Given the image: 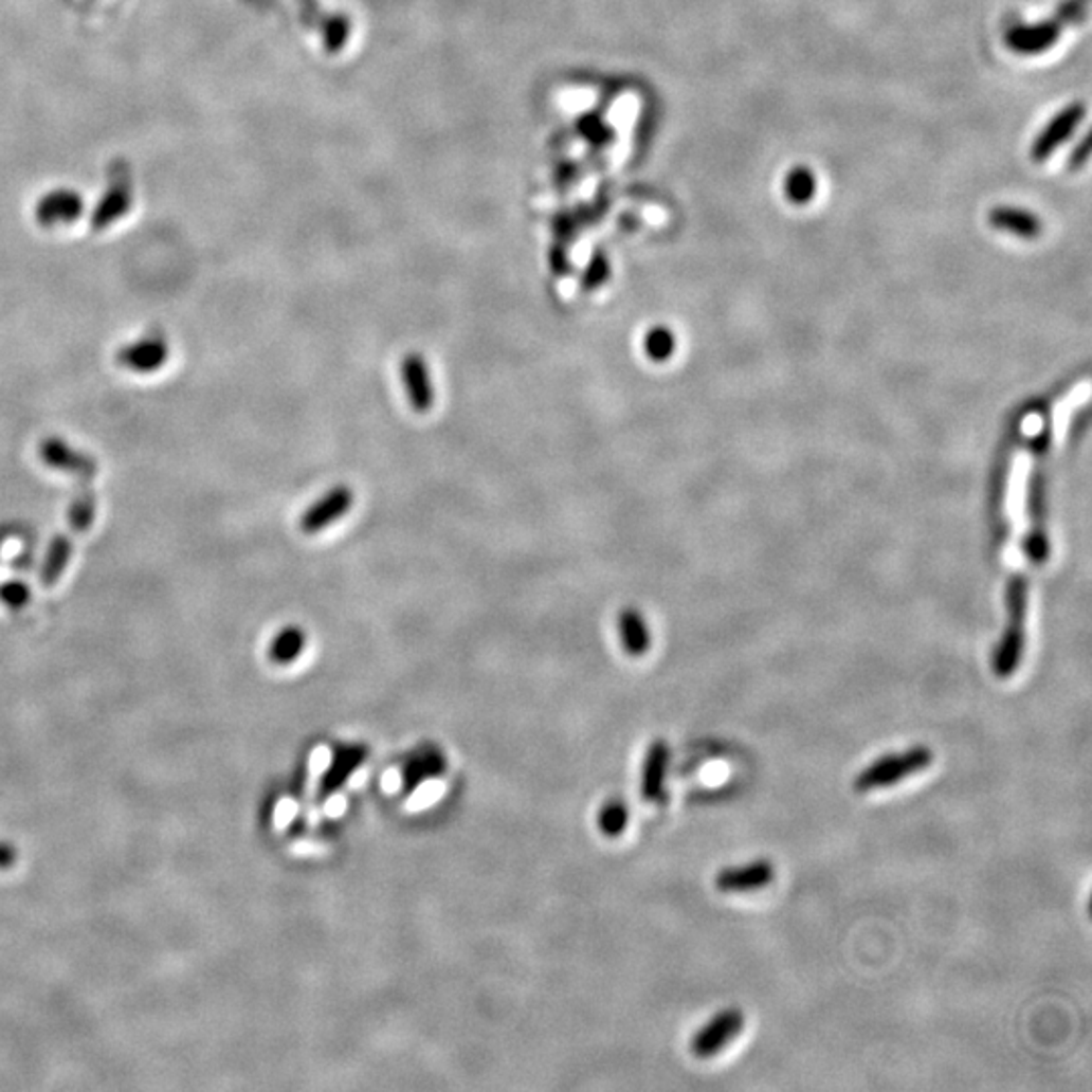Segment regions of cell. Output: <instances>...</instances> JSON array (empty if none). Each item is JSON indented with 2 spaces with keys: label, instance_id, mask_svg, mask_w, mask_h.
<instances>
[{
  "label": "cell",
  "instance_id": "277c9868",
  "mask_svg": "<svg viewBox=\"0 0 1092 1092\" xmlns=\"http://www.w3.org/2000/svg\"><path fill=\"white\" fill-rule=\"evenodd\" d=\"M1087 115V106L1082 102H1072L1067 108H1062L1058 114L1052 115V120L1034 138L1030 148V159L1034 162H1046L1062 144L1069 142V138L1076 132L1080 122Z\"/></svg>",
  "mask_w": 1092,
  "mask_h": 1092
},
{
  "label": "cell",
  "instance_id": "e0dca14e",
  "mask_svg": "<svg viewBox=\"0 0 1092 1092\" xmlns=\"http://www.w3.org/2000/svg\"><path fill=\"white\" fill-rule=\"evenodd\" d=\"M617 630H619V637H621V643L625 648V652L630 656H643L650 645H652V637H650V630H648V623L643 619V615L639 614L634 607H627L623 609L619 617H617Z\"/></svg>",
  "mask_w": 1092,
  "mask_h": 1092
},
{
  "label": "cell",
  "instance_id": "cb8c5ba5",
  "mask_svg": "<svg viewBox=\"0 0 1092 1092\" xmlns=\"http://www.w3.org/2000/svg\"><path fill=\"white\" fill-rule=\"evenodd\" d=\"M627 821H630V812H627L625 803L619 799L605 803L599 812V827L609 838L621 836L627 827Z\"/></svg>",
  "mask_w": 1092,
  "mask_h": 1092
},
{
  "label": "cell",
  "instance_id": "ba28073f",
  "mask_svg": "<svg viewBox=\"0 0 1092 1092\" xmlns=\"http://www.w3.org/2000/svg\"><path fill=\"white\" fill-rule=\"evenodd\" d=\"M354 504V492L348 486H334L322 498L310 504L299 518V530L304 534H319L328 526L339 523L350 512Z\"/></svg>",
  "mask_w": 1092,
  "mask_h": 1092
},
{
  "label": "cell",
  "instance_id": "4316f807",
  "mask_svg": "<svg viewBox=\"0 0 1092 1092\" xmlns=\"http://www.w3.org/2000/svg\"><path fill=\"white\" fill-rule=\"evenodd\" d=\"M1089 148H1091V136L1087 134L1074 146V150L1070 154L1069 166L1072 170H1078L1089 160Z\"/></svg>",
  "mask_w": 1092,
  "mask_h": 1092
},
{
  "label": "cell",
  "instance_id": "484cf974",
  "mask_svg": "<svg viewBox=\"0 0 1092 1092\" xmlns=\"http://www.w3.org/2000/svg\"><path fill=\"white\" fill-rule=\"evenodd\" d=\"M607 275H609V263L603 257H597L592 263V270L585 275V288L595 290L597 286H601L605 281Z\"/></svg>",
  "mask_w": 1092,
  "mask_h": 1092
},
{
  "label": "cell",
  "instance_id": "52a82bcc",
  "mask_svg": "<svg viewBox=\"0 0 1092 1092\" xmlns=\"http://www.w3.org/2000/svg\"><path fill=\"white\" fill-rule=\"evenodd\" d=\"M745 1027V1014L736 1007L723 1009L708 1024L703 1025L692 1038V1054L698 1058H710L728 1046Z\"/></svg>",
  "mask_w": 1092,
  "mask_h": 1092
},
{
  "label": "cell",
  "instance_id": "7402d4cb",
  "mask_svg": "<svg viewBox=\"0 0 1092 1092\" xmlns=\"http://www.w3.org/2000/svg\"><path fill=\"white\" fill-rule=\"evenodd\" d=\"M97 501L91 490H81L75 494L68 506V524L73 532H88L95 521Z\"/></svg>",
  "mask_w": 1092,
  "mask_h": 1092
},
{
  "label": "cell",
  "instance_id": "7c38bea8",
  "mask_svg": "<svg viewBox=\"0 0 1092 1092\" xmlns=\"http://www.w3.org/2000/svg\"><path fill=\"white\" fill-rule=\"evenodd\" d=\"M84 211V201L77 193L61 188L49 193L37 205V221L43 228H59L75 223Z\"/></svg>",
  "mask_w": 1092,
  "mask_h": 1092
},
{
  "label": "cell",
  "instance_id": "ffe728a7",
  "mask_svg": "<svg viewBox=\"0 0 1092 1092\" xmlns=\"http://www.w3.org/2000/svg\"><path fill=\"white\" fill-rule=\"evenodd\" d=\"M783 193L794 205H809L818 193V177L809 166H794L783 179Z\"/></svg>",
  "mask_w": 1092,
  "mask_h": 1092
},
{
  "label": "cell",
  "instance_id": "7a4b0ae2",
  "mask_svg": "<svg viewBox=\"0 0 1092 1092\" xmlns=\"http://www.w3.org/2000/svg\"><path fill=\"white\" fill-rule=\"evenodd\" d=\"M1005 605L1007 625L991 658V670L998 678L1014 676L1024 656V623L1027 612V577L1024 572L1012 575L1005 593Z\"/></svg>",
  "mask_w": 1092,
  "mask_h": 1092
},
{
  "label": "cell",
  "instance_id": "2e32d148",
  "mask_svg": "<svg viewBox=\"0 0 1092 1092\" xmlns=\"http://www.w3.org/2000/svg\"><path fill=\"white\" fill-rule=\"evenodd\" d=\"M117 181L112 182L108 195L99 201L93 213V229L110 228L128 208H130V181L126 170H117Z\"/></svg>",
  "mask_w": 1092,
  "mask_h": 1092
},
{
  "label": "cell",
  "instance_id": "603a6c76",
  "mask_svg": "<svg viewBox=\"0 0 1092 1092\" xmlns=\"http://www.w3.org/2000/svg\"><path fill=\"white\" fill-rule=\"evenodd\" d=\"M643 348H645V354L656 361V363H666L674 350H676V336L670 328L666 326H654L648 334H645V341H643Z\"/></svg>",
  "mask_w": 1092,
  "mask_h": 1092
},
{
  "label": "cell",
  "instance_id": "5bb4252c",
  "mask_svg": "<svg viewBox=\"0 0 1092 1092\" xmlns=\"http://www.w3.org/2000/svg\"><path fill=\"white\" fill-rule=\"evenodd\" d=\"M989 225L1012 233L1020 239H1038L1044 231L1042 219L1022 206L1001 205L989 211Z\"/></svg>",
  "mask_w": 1092,
  "mask_h": 1092
},
{
  "label": "cell",
  "instance_id": "f546056e",
  "mask_svg": "<svg viewBox=\"0 0 1092 1092\" xmlns=\"http://www.w3.org/2000/svg\"><path fill=\"white\" fill-rule=\"evenodd\" d=\"M4 543V536H2V530H0V546Z\"/></svg>",
  "mask_w": 1092,
  "mask_h": 1092
},
{
  "label": "cell",
  "instance_id": "83f0119b",
  "mask_svg": "<svg viewBox=\"0 0 1092 1092\" xmlns=\"http://www.w3.org/2000/svg\"><path fill=\"white\" fill-rule=\"evenodd\" d=\"M1060 13L1069 21H1078L1087 13V0H1070L1060 8Z\"/></svg>",
  "mask_w": 1092,
  "mask_h": 1092
},
{
  "label": "cell",
  "instance_id": "d4e9b609",
  "mask_svg": "<svg viewBox=\"0 0 1092 1092\" xmlns=\"http://www.w3.org/2000/svg\"><path fill=\"white\" fill-rule=\"evenodd\" d=\"M0 601L8 609H13V612H21L31 601V589H29L26 583L19 581V579L6 581V583L0 585Z\"/></svg>",
  "mask_w": 1092,
  "mask_h": 1092
},
{
  "label": "cell",
  "instance_id": "d6986e66",
  "mask_svg": "<svg viewBox=\"0 0 1092 1092\" xmlns=\"http://www.w3.org/2000/svg\"><path fill=\"white\" fill-rule=\"evenodd\" d=\"M306 632L297 625H288L284 630H279L275 637L270 643V650H268V658L277 666H288L292 661H296L304 648H306Z\"/></svg>",
  "mask_w": 1092,
  "mask_h": 1092
},
{
  "label": "cell",
  "instance_id": "4fadbf2b",
  "mask_svg": "<svg viewBox=\"0 0 1092 1092\" xmlns=\"http://www.w3.org/2000/svg\"><path fill=\"white\" fill-rule=\"evenodd\" d=\"M366 757H368V751L363 745H346V747L336 749L328 771L320 779V799L334 796L346 783V779L357 771V767L363 763Z\"/></svg>",
  "mask_w": 1092,
  "mask_h": 1092
},
{
  "label": "cell",
  "instance_id": "44dd1931",
  "mask_svg": "<svg viewBox=\"0 0 1092 1092\" xmlns=\"http://www.w3.org/2000/svg\"><path fill=\"white\" fill-rule=\"evenodd\" d=\"M443 769H445V761H443L441 752L435 751V749L417 752L407 763L405 774H403L405 791H413L421 781L443 774Z\"/></svg>",
  "mask_w": 1092,
  "mask_h": 1092
},
{
  "label": "cell",
  "instance_id": "f1b7e54d",
  "mask_svg": "<svg viewBox=\"0 0 1092 1092\" xmlns=\"http://www.w3.org/2000/svg\"><path fill=\"white\" fill-rule=\"evenodd\" d=\"M17 860V852L13 845L0 843V868H11Z\"/></svg>",
  "mask_w": 1092,
  "mask_h": 1092
},
{
  "label": "cell",
  "instance_id": "3957f363",
  "mask_svg": "<svg viewBox=\"0 0 1092 1092\" xmlns=\"http://www.w3.org/2000/svg\"><path fill=\"white\" fill-rule=\"evenodd\" d=\"M933 761L934 752L925 745H916L907 751L880 757L856 775L854 789L858 794H868L874 789L890 787L910 775L925 771L929 765H933Z\"/></svg>",
  "mask_w": 1092,
  "mask_h": 1092
},
{
  "label": "cell",
  "instance_id": "9a60e30c",
  "mask_svg": "<svg viewBox=\"0 0 1092 1092\" xmlns=\"http://www.w3.org/2000/svg\"><path fill=\"white\" fill-rule=\"evenodd\" d=\"M670 763V747L666 741H654L648 749L641 769V796L650 803H660L666 787V774Z\"/></svg>",
  "mask_w": 1092,
  "mask_h": 1092
},
{
  "label": "cell",
  "instance_id": "9c48e42d",
  "mask_svg": "<svg viewBox=\"0 0 1092 1092\" xmlns=\"http://www.w3.org/2000/svg\"><path fill=\"white\" fill-rule=\"evenodd\" d=\"M1062 37L1060 21L1016 24L1005 31V46L1018 55H1040L1056 46Z\"/></svg>",
  "mask_w": 1092,
  "mask_h": 1092
},
{
  "label": "cell",
  "instance_id": "30bf717a",
  "mask_svg": "<svg viewBox=\"0 0 1092 1092\" xmlns=\"http://www.w3.org/2000/svg\"><path fill=\"white\" fill-rule=\"evenodd\" d=\"M775 866L769 860H754L749 865L725 868L714 876V887L725 894L754 892L774 882Z\"/></svg>",
  "mask_w": 1092,
  "mask_h": 1092
},
{
  "label": "cell",
  "instance_id": "8992f818",
  "mask_svg": "<svg viewBox=\"0 0 1092 1092\" xmlns=\"http://www.w3.org/2000/svg\"><path fill=\"white\" fill-rule=\"evenodd\" d=\"M37 454L39 459L46 463L47 468L55 470V472H61V474H68L71 478L88 479L95 478L99 466L95 461V457H91L90 454L69 445L66 439L61 437H47L39 448H37Z\"/></svg>",
  "mask_w": 1092,
  "mask_h": 1092
},
{
  "label": "cell",
  "instance_id": "5b68a950",
  "mask_svg": "<svg viewBox=\"0 0 1092 1092\" xmlns=\"http://www.w3.org/2000/svg\"><path fill=\"white\" fill-rule=\"evenodd\" d=\"M168 357L170 348L166 339L160 332H148L138 341L120 346L115 352V364L130 372L150 375L160 370Z\"/></svg>",
  "mask_w": 1092,
  "mask_h": 1092
},
{
  "label": "cell",
  "instance_id": "ac0fdd59",
  "mask_svg": "<svg viewBox=\"0 0 1092 1092\" xmlns=\"http://www.w3.org/2000/svg\"><path fill=\"white\" fill-rule=\"evenodd\" d=\"M73 554V543L68 534H57L49 546H47L46 559L41 565V583L46 587H53L59 583L61 575L68 569L69 561Z\"/></svg>",
  "mask_w": 1092,
  "mask_h": 1092
},
{
  "label": "cell",
  "instance_id": "6da1fadb",
  "mask_svg": "<svg viewBox=\"0 0 1092 1092\" xmlns=\"http://www.w3.org/2000/svg\"><path fill=\"white\" fill-rule=\"evenodd\" d=\"M1050 411L1044 410V423L1042 430L1036 435L1032 452H1034V468L1027 484V516H1030V532L1025 536L1024 552L1025 559L1040 567L1048 561L1050 545H1048V510H1046V457L1050 450Z\"/></svg>",
  "mask_w": 1092,
  "mask_h": 1092
},
{
  "label": "cell",
  "instance_id": "8fae6325",
  "mask_svg": "<svg viewBox=\"0 0 1092 1092\" xmlns=\"http://www.w3.org/2000/svg\"><path fill=\"white\" fill-rule=\"evenodd\" d=\"M403 387L407 393L411 407L417 413H427L435 403L432 370L419 352H410L401 363Z\"/></svg>",
  "mask_w": 1092,
  "mask_h": 1092
}]
</instances>
